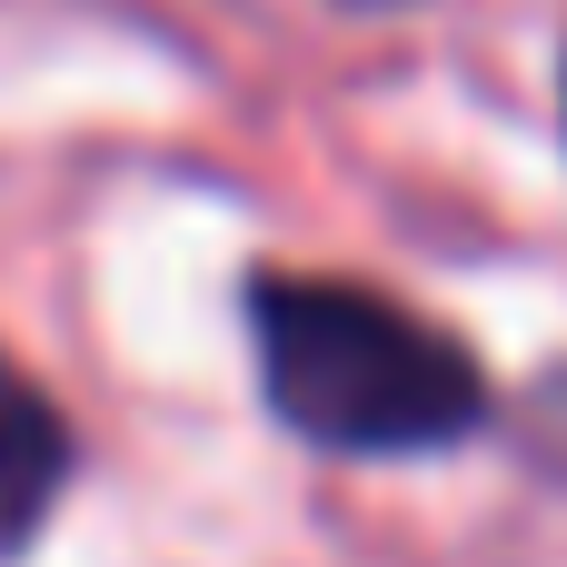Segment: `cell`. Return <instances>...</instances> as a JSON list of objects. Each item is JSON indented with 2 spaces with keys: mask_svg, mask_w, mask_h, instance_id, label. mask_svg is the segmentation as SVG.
<instances>
[{
  "mask_svg": "<svg viewBox=\"0 0 567 567\" xmlns=\"http://www.w3.org/2000/svg\"><path fill=\"white\" fill-rule=\"evenodd\" d=\"M249 329H259V389L279 429H299L329 458H429L488 429L478 359L379 289L259 279Z\"/></svg>",
  "mask_w": 567,
  "mask_h": 567,
  "instance_id": "1",
  "label": "cell"
},
{
  "mask_svg": "<svg viewBox=\"0 0 567 567\" xmlns=\"http://www.w3.org/2000/svg\"><path fill=\"white\" fill-rule=\"evenodd\" d=\"M70 488V419L0 359V558H20Z\"/></svg>",
  "mask_w": 567,
  "mask_h": 567,
  "instance_id": "2",
  "label": "cell"
},
{
  "mask_svg": "<svg viewBox=\"0 0 567 567\" xmlns=\"http://www.w3.org/2000/svg\"><path fill=\"white\" fill-rule=\"evenodd\" d=\"M518 439H528V458H538V468L567 488V369H548V379H538V399H528Z\"/></svg>",
  "mask_w": 567,
  "mask_h": 567,
  "instance_id": "3",
  "label": "cell"
}]
</instances>
